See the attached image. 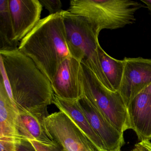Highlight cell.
<instances>
[{"mask_svg":"<svg viewBox=\"0 0 151 151\" xmlns=\"http://www.w3.org/2000/svg\"><path fill=\"white\" fill-rule=\"evenodd\" d=\"M43 7L49 12V15L59 13L62 10V4L60 0H39Z\"/></svg>","mask_w":151,"mask_h":151,"instance_id":"cell-18","label":"cell"},{"mask_svg":"<svg viewBox=\"0 0 151 151\" xmlns=\"http://www.w3.org/2000/svg\"><path fill=\"white\" fill-rule=\"evenodd\" d=\"M16 40L8 0L0 1V51L18 48Z\"/></svg>","mask_w":151,"mask_h":151,"instance_id":"cell-15","label":"cell"},{"mask_svg":"<svg viewBox=\"0 0 151 151\" xmlns=\"http://www.w3.org/2000/svg\"><path fill=\"white\" fill-rule=\"evenodd\" d=\"M15 40L20 43L39 22L43 6L39 0H8Z\"/></svg>","mask_w":151,"mask_h":151,"instance_id":"cell-9","label":"cell"},{"mask_svg":"<svg viewBox=\"0 0 151 151\" xmlns=\"http://www.w3.org/2000/svg\"><path fill=\"white\" fill-rule=\"evenodd\" d=\"M81 64L83 95L118 131L123 134L131 129L128 108L120 93L106 88L91 70Z\"/></svg>","mask_w":151,"mask_h":151,"instance_id":"cell-5","label":"cell"},{"mask_svg":"<svg viewBox=\"0 0 151 151\" xmlns=\"http://www.w3.org/2000/svg\"><path fill=\"white\" fill-rule=\"evenodd\" d=\"M1 79L18 110L47 117L54 93L34 62L18 49L0 51Z\"/></svg>","mask_w":151,"mask_h":151,"instance_id":"cell-1","label":"cell"},{"mask_svg":"<svg viewBox=\"0 0 151 151\" xmlns=\"http://www.w3.org/2000/svg\"></svg>","mask_w":151,"mask_h":151,"instance_id":"cell-26","label":"cell"},{"mask_svg":"<svg viewBox=\"0 0 151 151\" xmlns=\"http://www.w3.org/2000/svg\"><path fill=\"white\" fill-rule=\"evenodd\" d=\"M123 60V76L118 92L128 107L151 84V59L125 57Z\"/></svg>","mask_w":151,"mask_h":151,"instance_id":"cell-7","label":"cell"},{"mask_svg":"<svg viewBox=\"0 0 151 151\" xmlns=\"http://www.w3.org/2000/svg\"><path fill=\"white\" fill-rule=\"evenodd\" d=\"M78 101L93 129L103 142L106 151L121 149L124 144L123 134L116 129L84 95Z\"/></svg>","mask_w":151,"mask_h":151,"instance_id":"cell-10","label":"cell"},{"mask_svg":"<svg viewBox=\"0 0 151 151\" xmlns=\"http://www.w3.org/2000/svg\"></svg>","mask_w":151,"mask_h":151,"instance_id":"cell-25","label":"cell"},{"mask_svg":"<svg viewBox=\"0 0 151 151\" xmlns=\"http://www.w3.org/2000/svg\"><path fill=\"white\" fill-rule=\"evenodd\" d=\"M45 124L53 141L60 144L65 151H99L63 112L60 111L47 116Z\"/></svg>","mask_w":151,"mask_h":151,"instance_id":"cell-6","label":"cell"},{"mask_svg":"<svg viewBox=\"0 0 151 151\" xmlns=\"http://www.w3.org/2000/svg\"><path fill=\"white\" fill-rule=\"evenodd\" d=\"M18 109L12 102L0 80V137H17L16 123Z\"/></svg>","mask_w":151,"mask_h":151,"instance_id":"cell-14","label":"cell"},{"mask_svg":"<svg viewBox=\"0 0 151 151\" xmlns=\"http://www.w3.org/2000/svg\"><path fill=\"white\" fill-rule=\"evenodd\" d=\"M30 141L32 143L37 151H65L62 146L55 142L47 143L37 140Z\"/></svg>","mask_w":151,"mask_h":151,"instance_id":"cell-17","label":"cell"},{"mask_svg":"<svg viewBox=\"0 0 151 151\" xmlns=\"http://www.w3.org/2000/svg\"><path fill=\"white\" fill-rule=\"evenodd\" d=\"M18 49L34 62L51 83L62 63L71 56L61 11L41 19L21 40Z\"/></svg>","mask_w":151,"mask_h":151,"instance_id":"cell-2","label":"cell"},{"mask_svg":"<svg viewBox=\"0 0 151 151\" xmlns=\"http://www.w3.org/2000/svg\"><path fill=\"white\" fill-rule=\"evenodd\" d=\"M17 138L14 137H0L1 151H16Z\"/></svg>","mask_w":151,"mask_h":151,"instance_id":"cell-19","label":"cell"},{"mask_svg":"<svg viewBox=\"0 0 151 151\" xmlns=\"http://www.w3.org/2000/svg\"><path fill=\"white\" fill-rule=\"evenodd\" d=\"M144 91H145L147 92L148 93H150V94H151V84L147 87V88H146Z\"/></svg>","mask_w":151,"mask_h":151,"instance_id":"cell-23","label":"cell"},{"mask_svg":"<svg viewBox=\"0 0 151 151\" xmlns=\"http://www.w3.org/2000/svg\"><path fill=\"white\" fill-rule=\"evenodd\" d=\"M121 151V149H117V150H116V151Z\"/></svg>","mask_w":151,"mask_h":151,"instance_id":"cell-24","label":"cell"},{"mask_svg":"<svg viewBox=\"0 0 151 151\" xmlns=\"http://www.w3.org/2000/svg\"><path fill=\"white\" fill-rule=\"evenodd\" d=\"M131 151H151V141L144 140L135 145Z\"/></svg>","mask_w":151,"mask_h":151,"instance_id":"cell-21","label":"cell"},{"mask_svg":"<svg viewBox=\"0 0 151 151\" xmlns=\"http://www.w3.org/2000/svg\"><path fill=\"white\" fill-rule=\"evenodd\" d=\"M16 151H37V150L30 140L17 138Z\"/></svg>","mask_w":151,"mask_h":151,"instance_id":"cell-20","label":"cell"},{"mask_svg":"<svg viewBox=\"0 0 151 151\" xmlns=\"http://www.w3.org/2000/svg\"><path fill=\"white\" fill-rule=\"evenodd\" d=\"M19 111L16 123L17 137L44 143L54 142L45 124V116Z\"/></svg>","mask_w":151,"mask_h":151,"instance_id":"cell-13","label":"cell"},{"mask_svg":"<svg viewBox=\"0 0 151 151\" xmlns=\"http://www.w3.org/2000/svg\"><path fill=\"white\" fill-rule=\"evenodd\" d=\"M53 104L73 121L99 151H106L103 142L92 128L78 100L62 99L54 95Z\"/></svg>","mask_w":151,"mask_h":151,"instance_id":"cell-12","label":"cell"},{"mask_svg":"<svg viewBox=\"0 0 151 151\" xmlns=\"http://www.w3.org/2000/svg\"><path fill=\"white\" fill-rule=\"evenodd\" d=\"M143 5L131 0H72L68 10L82 17L99 34L105 29L123 28L135 22V14Z\"/></svg>","mask_w":151,"mask_h":151,"instance_id":"cell-3","label":"cell"},{"mask_svg":"<svg viewBox=\"0 0 151 151\" xmlns=\"http://www.w3.org/2000/svg\"><path fill=\"white\" fill-rule=\"evenodd\" d=\"M131 129L139 141L151 139V94L144 91L127 107Z\"/></svg>","mask_w":151,"mask_h":151,"instance_id":"cell-11","label":"cell"},{"mask_svg":"<svg viewBox=\"0 0 151 151\" xmlns=\"http://www.w3.org/2000/svg\"><path fill=\"white\" fill-rule=\"evenodd\" d=\"M82 64L73 57L64 60L59 67L51 85L55 96L67 100H78L83 96Z\"/></svg>","mask_w":151,"mask_h":151,"instance_id":"cell-8","label":"cell"},{"mask_svg":"<svg viewBox=\"0 0 151 151\" xmlns=\"http://www.w3.org/2000/svg\"><path fill=\"white\" fill-rule=\"evenodd\" d=\"M99 55L103 72L114 91H118L122 83L124 61L112 58L100 46Z\"/></svg>","mask_w":151,"mask_h":151,"instance_id":"cell-16","label":"cell"},{"mask_svg":"<svg viewBox=\"0 0 151 151\" xmlns=\"http://www.w3.org/2000/svg\"><path fill=\"white\" fill-rule=\"evenodd\" d=\"M66 40L71 57L85 65L106 86L113 91L101 65L99 55V34L82 17L62 10Z\"/></svg>","mask_w":151,"mask_h":151,"instance_id":"cell-4","label":"cell"},{"mask_svg":"<svg viewBox=\"0 0 151 151\" xmlns=\"http://www.w3.org/2000/svg\"><path fill=\"white\" fill-rule=\"evenodd\" d=\"M140 1L146 6L151 15V0H140Z\"/></svg>","mask_w":151,"mask_h":151,"instance_id":"cell-22","label":"cell"}]
</instances>
